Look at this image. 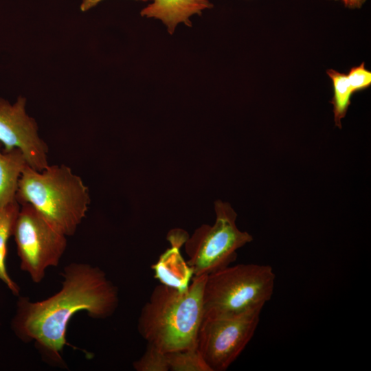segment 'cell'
<instances>
[{
    "mask_svg": "<svg viewBox=\"0 0 371 371\" xmlns=\"http://www.w3.org/2000/svg\"><path fill=\"white\" fill-rule=\"evenodd\" d=\"M60 290L48 298L32 302L19 296L11 322L22 341L34 342L43 358L52 366L63 367L62 352L66 332L73 316L80 311L95 319L111 316L119 304L117 287L99 267L71 262L65 267Z\"/></svg>",
    "mask_w": 371,
    "mask_h": 371,
    "instance_id": "6da1fadb",
    "label": "cell"
},
{
    "mask_svg": "<svg viewBox=\"0 0 371 371\" xmlns=\"http://www.w3.org/2000/svg\"><path fill=\"white\" fill-rule=\"evenodd\" d=\"M206 277L194 276L185 290L163 284L154 288L142 308L137 324L148 344L164 352L196 348Z\"/></svg>",
    "mask_w": 371,
    "mask_h": 371,
    "instance_id": "7a4b0ae2",
    "label": "cell"
},
{
    "mask_svg": "<svg viewBox=\"0 0 371 371\" xmlns=\"http://www.w3.org/2000/svg\"><path fill=\"white\" fill-rule=\"evenodd\" d=\"M16 200L19 205H32L67 237L76 233L91 203L88 187L65 164L49 165L41 171L27 165L19 181Z\"/></svg>",
    "mask_w": 371,
    "mask_h": 371,
    "instance_id": "3957f363",
    "label": "cell"
},
{
    "mask_svg": "<svg viewBox=\"0 0 371 371\" xmlns=\"http://www.w3.org/2000/svg\"><path fill=\"white\" fill-rule=\"evenodd\" d=\"M275 280L270 265L253 263L227 266L207 274L203 317L261 311L273 295Z\"/></svg>",
    "mask_w": 371,
    "mask_h": 371,
    "instance_id": "277c9868",
    "label": "cell"
},
{
    "mask_svg": "<svg viewBox=\"0 0 371 371\" xmlns=\"http://www.w3.org/2000/svg\"><path fill=\"white\" fill-rule=\"evenodd\" d=\"M214 210V224L202 225L185 242L187 264L194 276L229 266L236 260V251L253 240L251 234L237 227V214L229 203L216 201Z\"/></svg>",
    "mask_w": 371,
    "mask_h": 371,
    "instance_id": "5b68a950",
    "label": "cell"
},
{
    "mask_svg": "<svg viewBox=\"0 0 371 371\" xmlns=\"http://www.w3.org/2000/svg\"><path fill=\"white\" fill-rule=\"evenodd\" d=\"M20 267L35 283L56 267L67 248V236L53 228L30 204L20 205L12 231Z\"/></svg>",
    "mask_w": 371,
    "mask_h": 371,
    "instance_id": "8992f818",
    "label": "cell"
},
{
    "mask_svg": "<svg viewBox=\"0 0 371 371\" xmlns=\"http://www.w3.org/2000/svg\"><path fill=\"white\" fill-rule=\"evenodd\" d=\"M260 312L203 317L196 348L211 371H225L237 359L254 336Z\"/></svg>",
    "mask_w": 371,
    "mask_h": 371,
    "instance_id": "52a82bcc",
    "label": "cell"
},
{
    "mask_svg": "<svg viewBox=\"0 0 371 371\" xmlns=\"http://www.w3.org/2000/svg\"><path fill=\"white\" fill-rule=\"evenodd\" d=\"M25 106V97L19 96L13 104L0 98V142L5 150L19 149L27 164L41 171L49 165L48 146L40 137L37 123Z\"/></svg>",
    "mask_w": 371,
    "mask_h": 371,
    "instance_id": "ba28073f",
    "label": "cell"
},
{
    "mask_svg": "<svg viewBox=\"0 0 371 371\" xmlns=\"http://www.w3.org/2000/svg\"><path fill=\"white\" fill-rule=\"evenodd\" d=\"M167 238L171 248L160 256L159 261L152 268L155 271V278L161 284L185 290L188 287L189 281L194 274L191 267L181 256L179 249L188 238V234L183 229H175L168 233Z\"/></svg>",
    "mask_w": 371,
    "mask_h": 371,
    "instance_id": "9c48e42d",
    "label": "cell"
},
{
    "mask_svg": "<svg viewBox=\"0 0 371 371\" xmlns=\"http://www.w3.org/2000/svg\"><path fill=\"white\" fill-rule=\"evenodd\" d=\"M213 6L209 0H154L141 10L140 14L160 20L172 34L178 24L183 23L191 27L192 16L201 15L203 10Z\"/></svg>",
    "mask_w": 371,
    "mask_h": 371,
    "instance_id": "30bf717a",
    "label": "cell"
},
{
    "mask_svg": "<svg viewBox=\"0 0 371 371\" xmlns=\"http://www.w3.org/2000/svg\"><path fill=\"white\" fill-rule=\"evenodd\" d=\"M27 165L19 149L5 150L0 142V208L16 201L19 181Z\"/></svg>",
    "mask_w": 371,
    "mask_h": 371,
    "instance_id": "8fae6325",
    "label": "cell"
},
{
    "mask_svg": "<svg viewBox=\"0 0 371 371\" xmlns=\"http://www.w3.org/2000/svg\"><path fill=\"white\" fill-rule=\"evenodd\" d=\"M19 209L20 205L16 200L0 208V280L17 296L20 293V288L9 276L5 266V259L8 242L12 236L14 225Z\"/></svg>",
    "mask_w": 371,
    "mask_h": 371,
    "instance_id": "7c38bea8",
    "label": "cell"
},
{
    "mask_svg": "<svg viewBox=\"0 0 371 371\" xmlns=\"http://www.w3.org/2000/svg\"><path fill=\"white\" fill-rule=\"evenodd\" d=\"M326 74L333 82V97L330 102L333 105L335 124L341 128V120L347 113L354 93L346 74L333 69H328Z\"/></svg>",
    "mask_w": 371,
    "mask_h": 371,
    "instance_id": "4fadbf2b",
    "label": "cell"
},
{
    "mask_svg": "<svg viewBox=\"0 0 371 371\" xmlns=\"http://www.w3.org/2000/svg\"><path fill=\"white\" fill-rule=\"evenodd\" d=\"M172 371H211L197 348L166 352Z\"/></svg>",
    "mask_w": 371,
    "mask_h": 371,
    "instance_id": "5bb4252c",
    "label": "cell"
},
{
    "mask_svg": "<svg viewBox=\"0 0 371 371\" xmlns=\"http://www.w3.org/2000/svg\"><path fill=\"white\" fill-rule=\"evenodd\" d=\"M137 371H168L169 364L167 353L155 346L147 344L144 355L133 363Z\"/></svg>",
    "mask_w": 371,
    "mask_h": 371,
    "instance_id": "9a60e30c",
    "label": "cell"
},
{
    "mask_svg": "<svg viewBox=\"0 0 371 371\" xmlns=\"http://www.w3.org/2000/svg\"><path fill=\"white\" fill-rule=\"evenodd\" d=\"M346 75L353 93L364 90L371 85V72L363 62L350 68Z\"/></svg>",
    "mask_w": 371,
    "mask_h": 371,
    "instance_id": "2e32d148",
    "label": "cell"
},
{
    "mask_svg": "<svg viewBox=\"0 0 371 371\" xmlns=\"http://www.w3.org/2000/svg\"><path fill=\"white\" fill-rule=\"evenodd\" d=\"M340 1L344 6L350 9L361 8L367 0H335Z\"/></svg>",
    "mask_w": 371,
    "mask_h": 371,
    "instance_id": "e0dca14e",
    "label": "cell"
},
{
    "mask_svg": "<svg viewBox=\"0 0 371 371\" xmlns=\"http://www.w3.org/2000/svg\"><path fill=\"white\" fill-rule=\"evenodd\" d=\"M102 0H82L80 4V8L82 12H86L93 7L96 6ZM135 1H147L148 0H135Z\"/></svg>",
    "mask_w": 371,
    "mask_h": 371,
    "instance_id": "ac0fdd59",
    "label": "cell"
}]
</instances>
